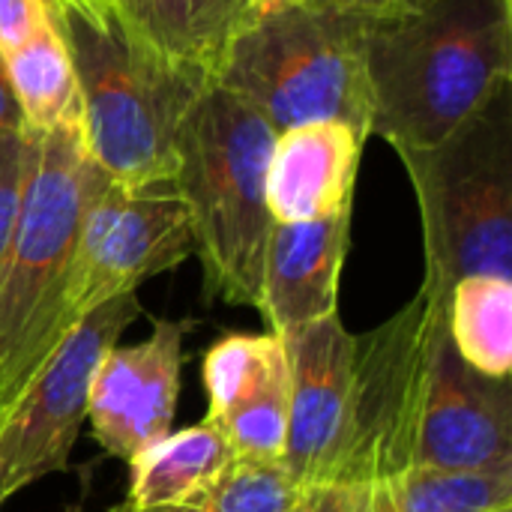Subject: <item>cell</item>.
Segmentation results:
<instances>
[{
	"label": "cell",
	"instance_id": "obj_1",
	"mask_svg": "<svg viewBox=\"0 0 512 512\" xmlns=\"http://www.w3.org/2000/svg\"><path fill=\"white\" fill-rule=\"evenodd\" d=\"M372 135L426 147L512 81V0H429L366 33Z\"/></svg>",
	"mask_w": 512,
	"mask_h": 512
},
{
	"label": "cell",
	"instance_id": "obj_2",
	"mask_svg": "<svg viewBox=\"0 0 512 512\" xmlns=\"http://www.w3.org/2000/svg\"><path fill=\"white\" fill-rule=\"evenodd\" d=\"M78 84V123L93 165L120 186L171 183L177 132L216 84L207 69L174 63L138 42L108 9L54 0Z\"/></svg>",
	"mask_w": 512,
	"mask_h": 512
},
{
	"label": "cell",
	"instance_id": "obj_3",
	"mask_svg": "<svg viewBox=\"0 0 512 512\" xmlns=\"http://www.w3.org/2000/svg\"><path fill=\"white\" fill-rule=\"evenodd\" d=\"M99 177L78 117L27 132L21 201L0 270V411L72 330L66 288Z\"/></svg>",
	"mask_w": 512,
	"mask_h": 512
},
{
	"label": "cell",
	"instance_id": "obj_4",
	"mask_svg": "<svg viewBox=\"0 0 512 512\" xmlns=\"http://www.w3.org/2000/svg\"><path fill=\"white\" fill-rule=\"evenodd\" d=\"M273 141V126L216 84L192 105L177 132L171 186L186 204L192 255L201 261L210 300L258 309L273 228L267 210Z\"/></svg>",
	"mask_w": 512,
	"mask_h": 512
},
{
	"label": "cell",
	"instance_id": "obj_5",
	"mask_svg": "<svg viewBox=\"0 0 512 512\" xmlns=\"http://www.w3.org/2000/svg\"><path fill=\"white\" fill-rule=\"evenodd\" d=\"M411 180L426 276L447 300L465 276L512 279V81L426 147H396Z\"/></svg>",
	"mask_w": 512,
	"mask_h": 512
},
{
	"label": "cell",
	"instance_id": "obj_6",
	"mask_svg": "<svg viewBox=\"0 0 512 512\" xmlns=\"http://www.w3.org/2000/svg\"><path fill=\"white\" fill-rule=\"evenodd\" d=\"M372 21L315 3L252 15L225 48L216 87L255 108L276 135L306 123H345L372 138Z\"/></svg>",
	"mask_w": 512,
	"mask_h": 512
},
{
	"label": "cell",
	"instance_id": "obj_7",
	"mask_svg": "<svg viewBox=\"0 0 512 512\" xmlns=\"http://www.w3.org/2000/svg\"><path fill=\"white\" fill-rule=\"evenodd\" d=\"M444 333L447 300L420 285L396 315L354 336L348 408L330 483L375 489L414 468L423 402Z\"/></svg>",
	"mask_w": 512,
	"mask_h": 512
},
{
	"label": "cell",
	"instance_id": "obj_8",
	"mask_svg": "<svg viewBox=\"0 0 512 512\" xmlns=\"http://www.w3.org/2000/svg\"><path fill=\"white\" fill-rule=\"evenodd\" d=\"M138 315V297L123 294L78 318L0 411V504L66 468L87 420L96 366Z\"/></svg>",
	"mask_w": 512,
	"mask_h": 512
},
{
	"label": "cell",
	"instance_id": "obj_9",
	"mask_svg": "<svg viewBox=\"0 0 512 512\" xmlns=\"http://www.w3.org/2000/svg\"><path fill=\"white\" fill-rule=\"evenodd\" d=\"M189 255V213L171 183L120 186L102 174L81 216L66 288L69 324L114 297L135 294Z\"/></svg>",
	"mask_w": 512,
	"mask_h": 512
},
{
	"label": "cell",
	"instance_id": "obj_10",
	"mask_svg": "<svg viewBox=\"0 0 512 512\" xmlns=\"http://www.w3.org/2000/svg\"><path fill=\"white\" fill-rule=\"evenodd\" d=\"M189 321L159 318L147 339L114 345L96 366L87 420L105 453L126 465L171 432Z\"/></svg>",
	"mask_w": 512,
	"mask_h": 512
},
{
	"label": "cell",
	"instance_id": "obj_11",
	"mask_svg": "<svg viewBox=\"0 0 512 512\" xmlns=\"http://www.w3.org/2000/svg\"><path fill=\"white\" fill-rule=\"evenodd\" d=\"M288 354V435L282 468L300 492L330 483L342 441L354 333L339 312L282 336Z\"/></svg>",
	"mask_w": 512,
	"mask_h": 512
},
{
	"label": "cell",
	"instance_id": "obj_12",
	"mask_svg": "<svg viewBox=\"0 0 512 512\" xmlns=\"http://www.w3.org/2000/svg\"><path fill=\"white\" fill-rule=\"evenodd\" d=\"M414 465L444 471L512 468L510 378H489L471 369L447 333L435 351Z\"/></svg>",
	"mask_w": 512,
	"mask_h": 512
},
{
	"label": "cell",
	"instance_id": "obj_13",
	"mask_svg": "<svg viewBox=\"0 0 512 512\" xmlns=\"http://www.w3.org/2000/svg\"><path fill=\"white\" fill-rule=\"evenodd\" d=\"M351 246V210L312 222H273L258 312L267 333L288 336L339 312V279Z\"/></svg>",
	"mask_w": 512,
	"mask_h": 512
},
{
	"label": "cell",
	"instance_id": "obj_14",
	"mask_svg": "<svg viewBox=\"0 0 512 512\" xmlns=\"http://www.w3.org/2000/svg\"><path fill=\"white\" fill-rule=\"evenodd\" d=\"M366 141L345 123H306L279 132L267 165L273 222H312L351 210Z\"/></svg>",
	"mask_w": 512,
	"mask_h": 512
},
{
	"label": "cell",
	"instance_id": "obj_15",
	"mask_svg": "<svg viewBox=\"0 0 512 512\" xmlns=\"http://www.w3.org/2000/svg\"><path fill=\"white\" fill-rule=\"evenodd\" d=\"M117 21L150 51L207 69H216L231 39L249 24L246 0H108Z\"/></svg>",
	"mask_w": 512,
	"mask_h": 512
},
{
	"label": "cell",
	"instance_id": "obj_16",
	"mask_svg": "<svg viewBox=\"0 0 512 512\" xmlns=\"http://www.w3.org/2000/svg\"><path fill=\"white\" fill-rule=\"evenodd\" d=\"M3 60L27 132H45L78 117V84L63 30L54 15V0H48L33 33Z\"/></svg>",
	"mask_w": 512,
	"mask_h": 512
},
{
	"label": "cell",
	"instance_id": "obj_17",
	"mask_svg": "<svg viewBox=\"0 0 512 512\" xmlns=\"http://www.w3.org/2000/svg\"><path fill=\"white\" fill-rule=\"evenodd\" d=\"M231 462L234 453L225 435L204 417L195 426L168 432L162 441L129 462L132 483L126 504L156 507L186 498L216 480L225 468H231Z\"/></svg>",
	"mask_w": 512,
	"mask_h": 512
},
{
	"label": "cell",
	"instance_id": "obj_18",
	"mask_svg": "<svg viewBox=\"0 0 512 512\" xmlns=\"http://www.w3.org/2000/svg\"><path fill=\"white\" fill-rule=\"evenodd\" d=\"M447 336L456 354L489 378L512 372V279L465 276L447 297Z\"/></svg>",
	"mask_w": 512,
	"mask_h": 512
},
{
	"label": "cell",
	"instance_id": "obj_19",
	"mask_svg": "<svg viewBox=\"0 0 512 512\" xmlns=\"http://www.w3.org/2000/svg\"><path fill=\"white\" fill-rule=\"evenodd\" d=\"M303 495L279 462L234 459L231 468L186 498L156 507L123 504L114 512H297Z\"/></svg>",
	"mask_w": 512,
	"mask_h": 512
},
{
	"label": "cell",
	"instance_id": "obj_20",
	"mask_svg": "<svg viewBox=\"0 0 512 512\" xmlns=\"http://www.w3.org/2000/svg\"><path fill=\"white\" fill-rule=\"evenodd\" d=\"M396 512H504L512 510V468L444 471L408 468L387 483Z\"/></svg>",
	"mask_w": 512,
	"mask_h": 512
},
{
	"label": "cell",
	"instance_id": "obj_21",
	"mask_svg": "<svg viewBox=\"0 0 512 512\" xmlns=\"http://www.w3.org/2000/svg\"><path fill=\"white\" fill-rule=\"evenodd\" d=\"M285 342L273 333H228L204 354L207 420H222L264 378Z\"/></svg>",
	"mask_w": 512,
	"mask_h": 512
},
{
	"label": "cell",
	"instance_id": "obj_22",
	"mask_svg": "<svg viewBox=\"0 0 512 512\" xmlns=\"http://www.w3.org/2000/svg\"><path fill=\"white\" fill-rule=\"evenodd\" d=\"M24 153H27V132L0 138V270L9 252V240H12V228L18 216L21 183H24Z\"/></svg>",
	"mask_w": 512,
	"mask_h": 512
},
{
	"label": "cell",
	"instance_id": "obj_23",
	"mask_svg": "<svg viewBox=\"0 0 512 512\" xmlns=\"http://www.w3.org/2000/svg\"><path fill=\"white\" fill-rule=\"evenodd\" d=\"M48 0H0V54H12L42 21Z\"/></svg>",
	"mask_w": 512,
	"mask_h": 512
},
{
	"label": "cell",
	"instance_id": "obj_24",
	"mask_svg": "<svg viewBox=\"0 0 512 512\" xmlns=\"http://www.w3.org/2000/svg\"><path fill=\"white\" fill-rule=\"evenodd\" d=\"M369 498H372V489L327 483V486L306 492L297 512H366Z\"/></svg>",
	"mask_w": 512,
	"mask_h": 512
},
{
	"label": "cell",
	"instance_id": "obj_25",
	"mask_svg": "<svg viewBox=\"0 0 512 512\" xmlns=\"http://www.w3.org/2000/svg\"><path fill=\"white\" fill-rule=\"evenodd\" d=\"M312 3L324 9L363 15V18H399V15L420 12L429 0H312Z\"/></svg>",
	"mask_w": 512,
	"mask_h": 512
},
{
	"label": "cell",
	"instance_id": "obj_26",
	"mask_svg": "<svg viewBox=\"0 0 512 512\" xmlns=\"http://www.w3.org/2000/svg\"><path fill=\"white\" fill-rule=\"evenodd\" d=\"M27 132L24 126V114L18 108V99H15V90L9 84V72H6V60L0 54V138L3 135H21Z\"/></svg>",
	"mask_w": 512,
	"mask_h": 512
},
{
	"label": "cell",
	"instance_id": "obj_27",
	"mask_svg": "<svg viewBox=\"0 0 512 512\" xmlns=\"http://www.w3.org/2000/svg\"><path fill=\"white\" fill-rule=\"evenodd\" d=\"M252 15H264V12H276V9H288V6H306L312 0H246Z\"/></svg>",
	"mask_w": 512,
	"mask_h": 512
},
{
	"label": "cell",
	"instance_id": "obj_28",
	"mask_svg": "<svg viewBox=\"0 0 512 512\" xmlns=\"http://www.w3.org/2000/svg\"><path fill=\"white\" fill-rule=\"evenodd\" d=\"M366 512H396L393 501H390V492H387V486H375V489H372L369 510Z\"/></svg>",
	"mask_w": 512,
	"mask_h": 512
},
{
	"label": "cell",
	"instance_id": "obj_29",
	"mask_svg": "<svg viewBox=\"0 0 512 512\" xmlns=\"http://www.w3.org/2000/svg\"><path fill=\"white\" fill-rule=\"evenodd\" d=\"M69 6H81V9H108V0H60Z\"/></svg>",
	"mask_w": 512,
	"mask_h": 512
},
{
	"label": "cell",
	"instance_id": "obj_30",
	"mask_svg": "<svg viewBox=\"0 0 512 512\" xmlns=\"http://www.w3.org/2000/svg\"><path fill=\"white\" fill-rule=\"evenodd\" d=\"M504 512H512V510H504Z\"/></svg>",
	"mask_w": 512,
	"mask_h": 512
},
{
	"label": "cell",
	"instance_id": "obj_31",
	"mask_svg": "<svg viewBox=\"0 0 512 512\" xmlns=\"http://www.w3.org/2000/svg\"><path fill=\"white\" fill-rule=\"evenodd\" d=\"M300 504H303V501H300Z\"/></svg>",
	"mask_w": 512,
	"mask_h": 512
}]
</instances>
